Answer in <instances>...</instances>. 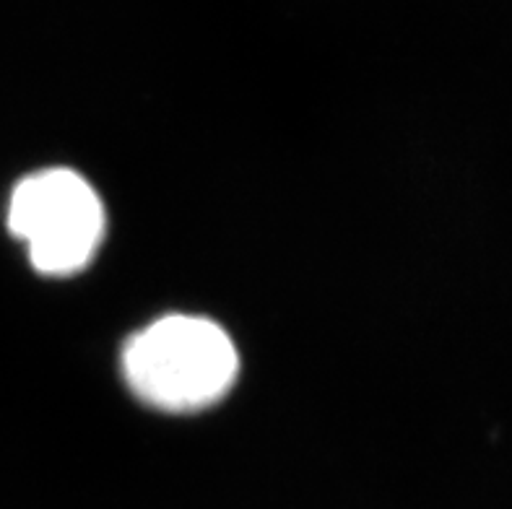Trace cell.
I'll return each mask as SVG.
<instances>
[{
	"mask_svg": "<svg viewBox=\"0 0 512 509\" xmlns=\"http://www.w3.org/2000/svg\"><path fill=\"white\" fill-rule=\"evenodd\" d=\"M125 382L151 408L195 413L234 387L240 356L214 320L169 315L138 330L123 348Z\"/></svg>",
	"mask_w": 512,
	"mask_h": 509,
	"instance_id": "1",
	"label": "cell"
},
{
	"mask_svg": "<svg viewBox=\"0 0 512 509\" xmlns=\"http://www.w3.org/2000/svg\"><path fill=\"white\" fill-rule=\"evenodd\" d=\"M8 229L45 276H73L94 260L107 216L94 187L71 169H42L13 187Z\"/></svg>",
	"mask_w": 512,
	"mask_h": 509,
	"instance_id": "2",
	"label": "cell"
}]
</instances>
